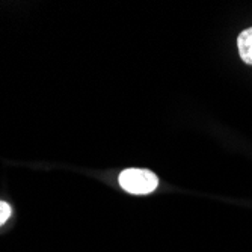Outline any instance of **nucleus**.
I'll return each mask as SVG.
<instances>
[{
    "mask_svg": "<svg viewBox=\"0 0 252 252\" xmlns=\"http://www.w3.org/2000/svg\"><path fill=\"white\" fill-rule=\"evenodd\" d=\"M120 186L133 195H148L158 186V178L148 169H126L120 174Z\"/></svg>",
    "mask_w": 252,
    "mask_h": 252,
    "instance_id": "1",
    "label": "nucleus"
},
{
    "mask_svg": "<svg viewBox=\"0 0 252 252\" xmlns=\"http://www.w3.org/2000/svg\"><path fill=\"white\" fill-rule=\"evenodd\" d=\"M237 47L240 58L248 63L252 65V28L243 31L237 38Z\"/></svg>",
    "mask_w": 252,
    "mask_h": 252,
    "instance_id": "2",
    "label": "nucleus"
},
{
    "mask_svg": "<svg viewBox=\"0 0 252 252\" xmlns=\"http://www.w3.org/2000/svg\"><path fill=\"white\" fill-rule=\"evenodd\" d=\"M12 209L6 201H0V226H2L11 218Z\"/></svg>",
    "mask_w": 252,
    "mask_h": 252,
    "instance_id": "3",
    "label": "nucleus"
}]
</instances>
